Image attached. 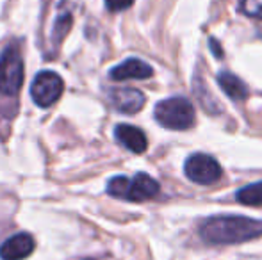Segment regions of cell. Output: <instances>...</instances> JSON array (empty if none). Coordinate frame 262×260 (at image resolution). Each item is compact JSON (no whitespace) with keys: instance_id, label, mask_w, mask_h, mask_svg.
Instances as JSON below:
<instances>
[{"instance_id":"7a4b0ae2","label":"cell","mask_w":262,"mask_h":260,"mask_svg":"<svg viewBox=\"0 0 262 260\" xmlns=\"http://www.w3.org/2000/svg\"><path fill=\"white\" fill-rule=\"evenodd\" d=\"M154 116L162 127L169 130H186L194 123V107L187 98L171 97L159 102Z\"/></svg>"},{"instance_id":"277c9868","label":"cell","mask_w":262,"mask_h":260,"mask_svg":"<svg viewBox=\"0 0 262 260\" xmlns=\"http://www.w3.org/2000/svg\"><path fill=\"white\" fill-rule=\"evenodd\" d=\"M62 91H64V82L55 72L45 69V72H39L34 77L31 84V97L34 100L36 105L47 109L52 107L55 102L61 98Z\"/></svg>"},{"instance_id":"4fadbf2b","label":"cell","mask_w":262,"mask_h":260,"mask_svg":"<svg viewBox=\"0 0 262 260\" xmlns=\"http://www.w3.org/2000/svg\"><path fill=\"white\" fill-rule=\"evenodd\" d=\"M72 23H73V16L70 11H61L57 14L54 21V31H52V39L55 43H61L64 39V36L70 32L72 29Z\"/></svg>"},{"instance_id":"5bb4252c","label":"cell","mask_w":262,"mask_h":260,"mask_svg":"<svg viewBox=\"0 0 262 260\" xmlns=\"http://www.w3.org/2000/svg\"><path fill=\"white\" fill-rule=\"evenodd\" d=\"M128 184H130V178L121 177V175L120 177H114V178H111L109 184H107V193L114 198L125 200V198H127V191H128Z\"/></svg>"},{"instance_id":"8fae6325","label":"cell","mask_w":262,"mask_h":260,"mask_svg":"<svg viewBox=\"0 0 262 260\" xmlns=\"http://www.w3.org/2000/svg\"><path fill=\"white\" fill-rule=\"evenodd\" d=\"M217 84L234 100H245L248 97V87L245 86V82L230 72H221L217 75Z\"/></svg>"},{"instance_id":"8992f818","label":"cell","mask_w":262,"mask_h":260,"mask_svg":"<svg viewBox=\"0 0 262 260\" xmlns=\"http://www.w3.org/2000/svg\"><path fill=\"white\" fill-rule=\"evenodd\" d=\"M109 100L116 111L123 114H136L145 107V94L134 87H114L109 91Z\"/></svg>"},{"instance_id":"9a60e30c","label":"cell","mask_w":262,"mask_h":260,"mask_svg":"<svg viewBox=\"0 0 262 260\" xmlns=\"http://www.w3.org/2000/svg\"><path fill=\"white\" fill-rule=\"evenodd\" d=\"M239 9H241V13H245L246 16L262 20V0H241Z\"/></svg>"},{"instance_id":"e0dca14e","label":"cell","mask_w":262,"mask_h":260,"mask_svg":"<svg viewBox=\"0 0 262 260\" xmlns=\"http://www.w3.org/2000/svg\"><path fill=\"white\" fill-rule=\"evenodd\" d=\"M210 46H212V50H214V54H216V57H223V52H221L220 45L216 46V39H210Z\"/></svg>"},{"instance_id":"6da1fadb","label":"cell","mask_w":262,"mask_h":260,"mask_svg":"<svg viewBox=\"0 0 262 260\" xmlns=\"http://www.w3.org/2000/svg\"><path fill=\"white\" fill-rule=\"evenodd\" d=\"M200 235L209 244L246 243L262 235V221L246 216H212L200 225Z\"/></svg>"},{"instance_id":"52a82bcc","label":"cell","mask_w":262,"mask_h":260,"mask_svg":"<svg viewBox=\"0 0 262 260\" xmlns=\"http://www.w3.org/2000/svg\"><path fill=\"white\" fill-rule=\"evenodd\" d=\"M36 243L31 233H14L6 239L0 246V258L2 260H24L34 251Z\"/></svg>"},{"instance_id":"3957f363","label":"cell","mask_w":262,"mask_h":260,"mask_svg":"<svg viewBox=\"0 0 262 260\" xmlns=\"http://www.w3.org/2000/svg\"><path fill=\"white\" fill-rule=\"evenodd\" d=\"M24 57L16 45L0 54V94L16 97L24 86Z\"/></svg>"},{"instance_id":"ba28073f","label":"cell","mask_w":262,"mask_h":260,"mask_svg":"<svg viewBox=\"0 0 262 260\" xmlns=\"http://www.w3.org/2000/svg\"><path fill=\"white\" fill-rule=\"evenodd\" d=\"M114 137L121 146L130 150L132 153H145L148 148V141L146 135L141 129L134 125H127V123H120L114 129Z\"/></svg>"},{"instance_id":"5b68a950","label":"cell","mask_w":262,"mask_h":260,"mask_svg":"<svg viewBox=\"0 0 262 260\" xmlns=\"http://www.w3.org/2000/svg\"><path fill=\"white\" fill-rule=\"evenodd\" d=\"M186 177L191 182L200 185H210L216 184L221 178V166L216 159H212L207 153H193L187 157L184 164Z\"/></svg>"},{"instance_id":"9c48e42d","label":"cell","mask_w":262,"mask_h":260,"mask_svg":"<svg viewBox=\"0 0 262 260\" xmlns=\"http://www.w3.org/2000/svg\"><path fill=\"white\" fill-rule=\"evenodd\" d=\"M154 73L152 66L146 64L145 61L141 59H127L125 63L114 66L111 69L109 77L116 82H123V80H130V79H136V80H143V79H150Z\"/></svg>"},{"instance_id":"d6986e66","label":"cell","mask_w":262,"mask_h":260,"mask_svg":"<svg viewBox=\"0 0 262 260\" xmlns=\"http://www.w3.org/2000/svg\"><path fill=\"white\" fill-rule=\"evenodd\" d=\"M86 260H90V258H86Z\"/></svg>"},{"instance_id":"30bf717a","label":"cell","mask_w":262,"mask_h":260,"mask_svg":"<svg viewBox=\"0 0 262 260\" xmlns=\"http://www.w3.org/2000/svg\"><path fill=\"white\" fill-rule=\"evenodd\" d=\"M159 195V184L156 178L146 173H138L128 184V191L125 200L128 201H146Z\"/></svg>"},{"instance_id":"ac0fdd59","label":"cell","mask_w":262,"mask_h":260,"mask_svg":"<svg viewBox=\"0 0 262 260\" xmlns=\"http://www.w3.org/2000/svg\"><path fill=\"white\" fill-rule=\"evenodd\" d=\"M259 36H260V38H262V31H260V32H259Z\"/></svg>"},{"instance_id":"7c38bea8","label":"cell","mask_w":262,"mask_h":260,"mask_svg":"<svg viewBox=\"0 0 262 260\" xmlns=\"http://www.w3.org/2000/svg\"><path fill=\"white\" fill-rule=\"evenodd\" d=\"M239 203L248 205V207H260L262 205V182H253L250 185H245L237 191Z\"/></svg>"},{"instance_id":"2e32d148","label":"cell","mask_w":262,"mask_h":260,"mask_svg":"<svg viewBox=\"0 0 262 260\" xmlns=\"http://www.w3.org/2000/svg\"><path fill=\"white\" fill-rule=\"evenodd\" d=\"M134 4V0H105V7L111 11V13H120V11H125Z\"/></svg>"}]
</instances>
